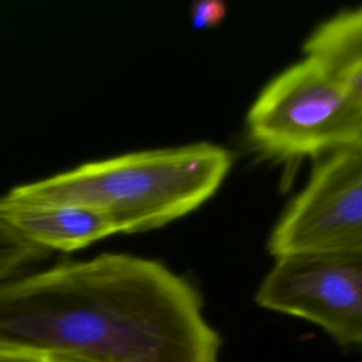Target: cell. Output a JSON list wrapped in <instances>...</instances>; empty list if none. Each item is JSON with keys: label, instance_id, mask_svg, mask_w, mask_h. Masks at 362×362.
<instances>
[{"label": "cell", "instance_id": "cell-1", "mask_svg": "<svg viewBox=\"0 0 362 362\" xmlns=\"http://www.w3.org/2000/svg\"><path fill=\"white\" fill-rule=\"evenodd\" d=\"M202 310L165 264L102 253L0 283V348L47 362H219Z\"/></svg>", "mask_w": 362, "mask_h": 362}, {"label": "cell", "instance_id": "cell-2", "mask_svg": "<svg viewBox=\"0 0 362 362\" xmlns=\"http://www.w3.org/2000/svg\"><path fill=\"white\" fill-rule=\"evenodd\" d=\"M233 164L226 147L195 141L86 163L11 188L10 204H76L105 214L117 233L161 228L198 209Z\"/></svg>", "mask_w": 362, "mask_h": 362}, {"label": "cell", "instance_id": "cell-3", "mask_svg": "<svg viewBox=\"0 0 362 362\" xmlns=\"http://www.w3.org/2000/svg\"><path fill=\"white\" fill-rule=\"evenodd\" d=\"M252 147L267 160H320L362 137V115L341 81L320 61L303 57L274 75L246 119Z\"/></svg>", "mask_w": 362, "mask_h": 362}, {"label": "cell", "instance_id": "cell-4", "mask_svg": "<svg viewBox=\"0 0 362 362\" xmlns=\"http://www.w3.org/2000/svg\"><path fill=\"white\" fill-rule=\"evenodd\" d=\"M362 249V137L315 161L274 223L267 252L281 256Z\"/></svg>", "mask_w": 362, "mask_h": 362}, {"label": "cell", "instance_id": "cell-5", "mask_svg": "<svg viewBox=\"0 0 362 362\" xmlns=\"http://www.w3.org/2000/svg\"><path fill=\"white\" fill-rule=\"evenodd\" d=\"M255 301L321 327L341 345H362V249L276 257Z\"/></svg>", "mask_w": 362, "mask_h": 362}, {"label": "cell", "instance_id": "cell-6", "mask_svg": "<svg viewBox=\"0 0 362 362\" xmlns=\"http://www.w3.org/2000/svg\"><path fill=\"white\" fill-rule=\"evenodd\" d=\"M10 225L30 242L49 252H74L110 235L116 229L100 211L76 204H10L1 197Z\"/></svg>", "mask_w": 362, "mask_h": 362}, {"label": "cell", "instance_id": "cell-7", "mask_svg": "<svg viewBox=\"0 0 362 362\" xmlns=\"http://www.w3.org/2000/svg\"><path fill=\"white\" fill-rule=\"evenodd\" d=\"M303 54L324 64L341 81L362 115V6L337 11L314 27Z\"/></svg>", "mask_w": 362, "mask_h": 362}, {"label": "cell", "instance_id": "cell-8", "mask_svg": "<svg viewBox=\"0 0 362 362\" xmlns=\"http://www.w3.org/2000/svg\"><path fill=\"white\" fill-rule=\"evenodd\" d=\"M31 259V245L8 223L0 197V283L25 272Z\"/></svg>", "mask_w": 362, "mask_h": 362}, {"label": "cell", "instance_id": "cell-9", "mask_svg": "<svg viewBox=\"0 0 362 362\" xmlns=\"http://www.w3.org/2000/svg\"><path fill=\"white\" fill-rule=\"evenodd\" d=\"M226 16V6L221 0H195L189 8L191 25L195 31H206L219 25Z\"/></svg>", "mask_w": 362, "mask_h": 362}, {"label": "cell", "instance_id": "cell-10", "mask_svg": "<svg viewBox=\"0 0 362 362\" xmlns=\"http://www.w3.org/2000/svg\"><path fill=\"white\" fill-rule=\"evenodd\" d=\"M0 362H47L38 356L0 348Z\"/></svg>", "mask_w": 362, "mask_h": 362}]
</instances>
